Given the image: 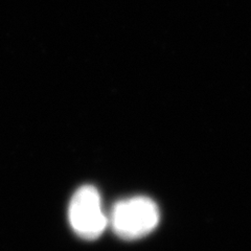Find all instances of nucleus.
I'll return each instance as SVG.
<instances>
[{"label":"nucleus","mask_w":251,"mask_h":251,"mask_svg":"<svg viewBox=\"0 0 251 251\" xmlns=\"http://www.w3.org/2000/svg\"><path fill=\"white\" fill-rule=\"evenodd\" d=\"M159 209L150 198L137 196L117 202L108 217L109 225L124 240H138L151 233L159 223Z\"/></svg>","instance_id":"f257e3e1"},{"label":"nucleus","mask_w":251,"mask_h":251,"mask_svg":"<svg viewBox=\"0 0 251 251\" xmlns=\"http://www.w3.org/2000/svg\"><path fill=\"white\" fill-rule=\"evenodd\" d=\"M68 219L74 231L84 240H96L109 225L99 191L92 185L77 188L68 206Z\"/></svg>","instance_id":"f03ea898"}]
</instances>
